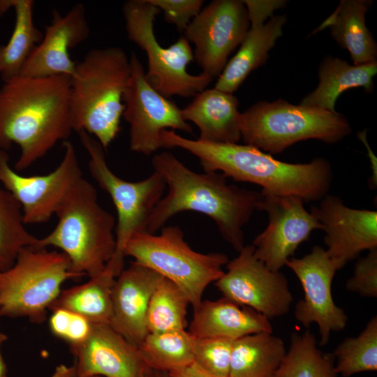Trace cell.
<instances>
[{
    "instance_id": "obj_1",
    "label": "cell",
    "mask_w": 377,
    "mask_h": 377,
    "mask_svg": "<svg viewBox=\"0 0 377 377\" xmlns=\"http://www.w3.org/2000/svg\"><path fill=\"white\" fill-rule=\"evenodd\" d=\"M71 77L15 76L0 88V151L20 149L15 170L43 158L73 131L70 110Z\"/></svg>"
},
{
    "instance_id": "obj_2",
    "label": "cell",
    "mask_w": 377,
    "mask_h": 377,
    "mask_svg": "<svg viewBox=\"0 0 377 377\" xmlns=\"http://www.w3.org/2000/svg\"><path fill=\"white\" fill-rule=\"evenodd\" d=\"M151 165L168 191L151 214L147 232L155 234L176 214L193 211L211 218L222 238L235 251L243 249L242 228L258 210L260 192L229 184L219 172H195L168 151L155 154Z\"/></svg>"
},
{
    "instance_id": "obj_3",
    "label": "cell",
    "mask_w": 377,
    "mask_h": 377,
    "mask_svg": "<svg viewBox=\"0 0 377 377\" xmlns=\"http://www.w3.org/2000/svg\"><path fill=\"white\" fill-rule=\"evenodd\" d=\"M161 138L163 148L177 147L195 156L204 172H219L236 182L257 184L272 194L315 202L331 188L332 165L323 158L304 163H287L251 145L191 140L169 130L163 131Z\"/></svg>"
},
{
    "instance_id": "obj_4",
    "label": "cell",
    "mask_w": 377,
    "mask_h": 377,
    "mask_svg": "<svg viewBox=\"0 0 377 377\" xmlns=\"http://www.w3.org/2000/svg\"><path fill=\"white\" fill-rule=\"evenodd\" d=\"M131 75L130 58L122 48L107 47L87 52L71 77L73 131H84L106 150L121 130L123 97Z\"/></svg>"
},
{
    "instance_id": "obj_5",
    "label": "cell",
    "mask_w": 377,
    "mask_h": 377,
    "mask_svg": "<svg viewBox=\"0 0 377 377\" xmlns=\"http://www.w3.org/2000/svg\"><path fill=\"white\" fill-rule=\"evenodd\" d=\"M55 215L57 223L33 247L54 246L70 260L71 272L89 278L101 273L116 249L114 216L98 202L95 187L84 177L66 196Z\"/></svg>"
},
{
    "instance_id": "obj_6",
    "label": "cell",
    "mask_w": 377,
    "mask_h": 377,
    "mask_svg": "<svg viewBox=\"0 0 377 377\" xmlns=\"http://www.w3.org/2000/svg\"><path fill=\"white\" fill-rule=\"evenodd\" d=\"M240 131L245 145L276 154L309 139L337 143L349 135L352 128L339 112L278 99L256 103L241 113Z\"/></svg>"
},
{
    "instance_id": "obj_7",
    "label": "cell",
    "mask_w": 377,
    "mask_h": 377,
    "mask_svg": "<svg viewBox=\"0 0 377 377\" xmlns=\"http://www.w3.org/2000/svg\"><path fill=\"white\" fill-rule=\"evenodd\" d=\"M124 255L173 282L184 293L193 311L202 302L206 288L223 274L222 267L229 261L222 253L193 250L178 226L163 227L160 235L135 233L124 247Z\"/></svg>"
},
{
    "instance_id": "obj_8",
    "label": "cell",
    "mask_w": 377,
    "mask_h": 377,
    "mask_svg": "<svg viewBox=\"0 0 377 377\" xmlns=\"http://www.w3.org/2000/svg\"><path fill=\"white\" fill-rule=\"evenodd\" d=\"M77 278L63 252L23 248L13 265L0 272V318H25L34 324L43 323L62 284Z\"/></svg>"
},
{
    "instance_id": "obj_9",
    "label": "cell",
    "mask_w": 377,
    "mask_h": 377,
    "mask_svg": "<svg viewBox=\"0 0 377 377\" xmlns=\"http://www.w3.org/2000/svg\"><path fill=\"white\" fill-rule=\"evenodd\" d=\"M161 10L149 0H128L122 6L128 38L146 52L145 78L159 94L170 98L195 96L213 81L201 73L191 75L186 67L194 59L190 43L182 36L168 47H162L154 31Z\"/></svg>"
},
{
    "instance_id": "obj_10",
    "label": "cell",
    "mask_w": 377,
    "mask_h": 377,
    "mask_svg": "<svg viewBox=\"0 0 377 377\" xmlns=\"http://www.w3.org/2000/svg\"><path fill=\"white\" fill-rule=\"evenodd\" d=\"M77 134L89 155L88 168L91 177L108 193L117 210L116 249L105 266L117 277L124 269L126 244L135 233L147 231L148 220L161 200L166 184L154 170L141 181L122 179L109 168L101 143L84 131Z\"/></svg>"
},
{
    "instance_id": "obj_11",
    "label": "cell",
    "mask_w": 377,
    "mask_h": 377,
    "mask_svg": "<svg viewBox=\"0 0 377 377\" xmlns=\"http://www.w3.org/2000/svg\"><path fill=\"white\" fill-rule=\"evenodd\" d=\"M131 75L124 92L123 117L129 124L131 151L150 156L163 145L161 133L172 128L193 133L181 109L156 91L147 81L143 66L135 52L131 54Z\"/></svg>"
},
{
    "instance_id": "obj_12",
    "label": "cell",
    "mask_w": 377,
    "mask_h": 377,
    "mask_svg": "<svg viewBox=\"0 0 377 377\" xmlns=\"http://www.w3.org/2000/svg\"><path fill=\"white\" fill-rule=\"evenodd\" d=\"M63 158L44 175L24 176L13 169L6 151H0V182L22 208L25 225L47 222L75 184L83 177L74 145L63 142Z\"/></svg>"
},
{
    "instance_id": "obj_13",
    "label": "cell",
    "mask_w": 377,
    "mask_h": 377,
    "mask_svg": "<svg viewBox=\"0 0 377 377\" xmlns=\"http://www.w3.org/2000/svg\"><path fill=\"white\" fill-rule=\"evenodd\" d=\"M227 272L214 282L223 297L251 308L269 320L286 314L293 301L286 276L268 269L246 245L226 264Z\"/></svg>"
},
{
    "instance_id": "obj_14",
    "label": "cell",
    "mask_w": 377,
    "mask_h": 377,
    "mask_svg": "<svg viewBox=\"0 0 377 377\" xmlns=\"http://www.w3.org/2000/svg\"><path fill=\"white\" fill-rule=\"evenodd\" d=\"M249 25L242 1L214 0L191 21L183 36L194 44L193 57L202 73L214 79L222 73Z\"/></svg>"
},
{
    "instance_id": "obj_15",
    "label": "cell",
    "mask_w": 377,
    "mask_h": 377,
    "mask_svg": "<svg viewBox=\"0 0 377 377\" xmlns=\"http://www.w3.org/2000/svg\"><path fill=\"white\" fill-rule=\"evenodd\" d=\"M260 193L258 210L267 213L268 223L253 241L254 256L270 270L279 272L313 230H322V226L300 198Z\"/></svg>"
},
{
    "instance_id": "obj_16",
    "label": "cell",
    "mask_w": 377,
    "mask_h": 377,
    "mask_svg": "<svg viewBox=\"0 0 377 377\" xmlns=\"http://www.w3.org/2000/svg\"><path fill=\"white\" fill-rule=\"evenodd\" d=\"M300 280L304 298L295 308L294 316L304 327L311 323L318 327L320 346H325L332 332L343 330L348 317L345 311L334 302L332 283L339 270L325 249L315 246L309 253L300 258L292 257L286 263Z\"/></svg>"
},
{
    "instance_id": "obj_17",
    "label": "cell",
    "mask_w": 377,
    "mask_h": 377,
    "mask_svg": "<svg viewBox=\"0 0 377 377\" xmlns=\"http://www.w3.org/2000/svg\"><path fill=\"white\" fill-rule=\"evenodd\" d=\"M310 212L322 226L326 253L339 269L362 251L377 248L376 211L350 208L328 193Z\"/></svg>"
},
{
    "instance_id": "obj_18",
    "label": "cell",
    "mask_w": 377,
    "mask_h": 377,
    "mask_svg": "<svg viewBox=\"0 0 377 377\" xmlns=\"http://www.w3.org/2000/svg\"><path fill=\"white\" fill-rule=\"evenodd\" d=\"M90 29L83 4H75L66 14L54 9L43 36L24 65L20 75L44 77L73 76L76 64L69 50L87 40Z\"/></svg>"
},
{
    "instance_id": "obj_19",
    "label": "cell",
    "mask_w": 377,
    "mask_h": 377,
    "mask_svg": "<svg viewBox=\"0 0 377 377\" xmlns=\"http://www.w3.org/2000/svg\"><path fill=\"white\" fill-rule=\"evenodd\" d=\"M70 351L76 377H145L149 368L138 348L110 324H93L88 338Z\"/></svg>"
},
{
    "instance_id": "obj_20",
    "label": "cell",
    "mask_w": 377,
    "mask_h": 377,
    "mask_svg": "<svg viewBox=\"0 0 377 377\" xmlns=\"http://www.w3.org/2000/svg\"><path fill=\"white\" fill-rule=\"evenodd\" d=\"M163 278L156 272L133 261L114 281L110 325L137 347L148 334L149 304Z\"/></svg>"
},
{
    "instance_id": "obj_21",
    "label": "cell",
    "mask_w": 377,
    "mask_h": 377,
    "mask_svg": "<svg viewBox=\"0 0 377 377\" xmlns=\"http://www.w3.org/2000/svg\"><path fill=\"white\" fill-rule=\"evenodd\" d=\"M188 332L198 338L235 341L255 333L273 332V328L261 313L223 297L202 301L193 311Z\"/></svg>"
},
{
    "instance_id": "obj_22",
    "label": "cell",
    "mask_w": 377,
    "mask_h": 377,
    "mask_svg": "<svg viewBox=\"0 0 377 377\" xmlns=\"http://www.w3.org/2000/svg\"><path fill=\"white\" fill-rule=\"evenodd\" d=\"M239 101L233 94L216 88L205 89L181 109L186 121L198 128V140L219 143H237L241 139Z\"/></svg>"
},
{
    "instance_id": "obj_23",
    "label": "cell",
    "mask_w": 377,
    "mask_h": 377,
    "mask_svg": "<svg viewBox=\"0 0 377 377\" xmlns=\"http://www.w3.org/2000/svg\"><path fill=\"white\" fill-rule=\"evenodd\" d=\"M286 22V15H276L265 24L251 25L239 50L228 61L214 88L233 94L251 72L266 62L269 51L282 36Z\"/></svg>"
},
{
    "instance_id": "obj_24",
    "label": "cell",
    "mask_w": 377,
    "mask_h": 377,
    "mask_svg": "<svg viewBox=\"0 0 377 377\" xmlns=\"http://www.w3.org/2000/svg\"><path fill=\"white\" fill-rule=\"evenodd\" d=\"M376 73V61L351 65L341 59L330 57L320 65L318 87L302 99L300 105L337 112L335 103L339 95L357 87L364 88L367 93L372 92Z\"/></svg>"
},
{
    "instance_id": "obj_25",
    "label": "cell",
    "mask_w": 377,
    "mask_h": 377,
    "mask_svg": "<svg viewBox=\"0 0 377 377\" xmlns=\"http://www.w3.org/2000/svg\"><path fill=\"white\" fill-rule=\"evenodd\" d=\"M371 4L368 0H342L316 30L329 27L332 38L349 52L355 65L376 61L377 45L365 24Z\"/></svg>"
},
{
    "instance_id": "obj_26",
    "label": "cell",
    "mask_w": 377,
    "mask_h": 377,
    "mask_svg": "<svg viewBox=\"0 0 377 377\" xmlns=\"http://www.w3.org/2000/svg\"><path fill=\"white\" fill-rule=\"evenodd\" d=\"M286 348L273 332H259L233 341L229 377H274Z\"/></svg>"
},
{
    "instance_id": "obj_27",
    "label": "cell",
    "mask_w": 377,
    "mask_h": 377,
    "mask_svg": "<svg viewBox=\"0 0 377 377\" xmlns=\"http://www.w3.org/2000/svg\"><path fill=\"white\" fill-rule=\"evenodd\" d=\"M116 276L107 269L86 283L61 290L50 310L63 308L92 324H110L112 313V289Z\"/></svg>"
},
{
    "instance_id": "obj_28",
    "label": "cell",
    "mask_w": 377,
    "mask_h": 377,
    "mask_svg": "<svg viewBox=\"0 0 377 377\" xmlns=\"http://www.w3.org/2000/svg\"><path fill=\"white\" fill-rule=\"evenodd\" d=\"M34 5L32 0H14V28L8 43L0 47V77L3 82L20 75L43 38V32L34 22Z\"/></svg>"
},
{
    "instance_id": "obj_29",
    "label": "cell",
    "mask_w": 377,
    "mask_h": 377,
    "mask_svg": "<svg viewBox=\"0 0 377 377\" xmlns=\"http://www.w3.org/2000/svg\"><path fill=\"white\" fill-rule=\"evenodd\" d=\"M335 358L317 346L316 336L309 330L293 333L288 350L274 377H337Z\"/></svg>"
},
{
    "instance_id": "obj_30",
    "label": "cell",
    "mask_w": 377,
    "mask_h": 377,
    "mask_svg": "<svg viewBox=\"0 0 377 377\" xmlns=\"http://www.w3.org/2000/svg\"><path fill=\"white\" fill-rule=\"evenodd\" d=\"M193 339L185 330L148 333L138 348L149 368L169 373L194 362Z\"/></svg>"
},
{
    "instance_id": "obj_31",
    "label": "cell",
    "mask_w": 377,
    "mask_h": 377,
    "mask_svg": "<svg viewBox=\"0 0 377 377\" xmlns=\"http://www.w3.org/2000/svg\"><path fill=\"white\" fill-rule=\"evenodd\" d=\"M189 301L173 282L163 278L151 297L147 313L148 333L183 330L187 325Z\"/></svg>"
},
{
    "instance_id": "obj_32",
    "label": "cell",
    "mask_w": 377,
    "mask_h": 377,
    "mask_svg": "<svg viewBox=\"0 0 377 377\" xmlns=\"http://www.w3.org/2000/svg\"><path fill=\"white\" fill-rule=\"evenodd\" d=\"M25 226L20 205L9 191L0 188V272L13 265L23 248L36 245L38 237Z\"/></svg>"
},
{
    "instance_id": "obj_33",
    "label": "cell",
    "mask_w": 377,
    "mask_h": 377,
    "mask_svg": "<svg viewBox=\"0 0 377 377\" xmlns=\"http://www.w3.org/2000/svg\"><path fill=\"white\" fill-rule=\"evenodd\" d=\"M337 359L335 372L350 377L377 370V318H371L356 337L346 338L332 353Z\"/></svg>"
},
{
    "instance_id": "obj_34",
    "label": "cell",
    "mask_w": 377,
    "mask_h": 377,
    "mask_svg": "<svg viewBox=\"0 0 377 377\" xmlns=\"http://www.w3.org/2000/svg\"><path fill=\"white\" fill-rule=\"evenodd\" d=\"M233 341L220 338L193 337V362L214 376L229 377Z\"/></svg>"
},
{
    "instance_id": "obj_35",
    "label": "cell",
    "mask_w": 377,
    "mask_h": 377,
    "mask_svg": "<svg viewBox=\"0 0 377 377\" xmlns=\"http://www.w3.org/2000/svg\"><path fill=\"white\" fill-rule=\"evenodd\" d=\"M48 319L50 332L69 346L84 342L89 336L93 324L83 316L63 308L51 310Z\"/></svg>"
},
{
    "instance_id": "obj_36",
    "label": "cell",
    "mask_w": 377,
    "mask_h": 377,
    "mask_svg": "<svg viewBox=\"0 0 377 377\" xmlns=\"http://www.w3.org/2000/svg\"><path fill=\"white\" fill-rule=\"evenodd\" d=\"M346 288L362 297H377V248L357 260L353 275L346 281Z\"/></svg>"
},
{
    "instance_id": "obj_37",
    "label": "cell",
    "mask_w": 377,
    "mask_h": 377,
    "mask_svg": "<svg viewBox=\"0 0 377 377\" xmlns=\"http://www.w3.org/2000/svg\"><path fill=\"white\" fill-rule=\"evenodd\" d=\"M163 12L165 20L183 32L191 21L200 12L203 0H149Z\"/></svg>"
},
{
    "instance_id": "obj_38",
    "label": "cell",
    "mask_w": 377,
    "mask_h": 377,
    "mask_svg": "<svg viewBox=\"0 0 377 377\" xmlns=\"http://www.w3.org/2000/svg\"><path fill=\"white\" fill-rule=\"evenodd\" d=\"M247 10L251 25L263 24L274 11L285 6V1H242Z\"/></svg>"
},
{
    "instance_id": "obj_39",
    "label": "cell",
    "mask_w": 377,
    "mask_h": 377,
    "mask_svg": "<svg viewBox=\"0 0 377 377\" xmlns=\"http://www.w3.org/2000/svg\"><path fill=\"white\" fill-rule=\"evenodd\" d=\"M169 375L170 377H219L205 371L195 362L177 370L170 371Z\"/></svg>"
},
{
    "instance_id": "obj_40",
    "label": "cell",
    "mask_w": 377,
    "mask_h": 377,
    "mask_svg": "<svg viewBox=\"0 0 377 377\" xmlns=\"http://www.w3.org/2000/svg\"><path fill=\"white\" fill-rule=\"evenodd\" d=\"M357 137L358 138L364 143L365 145L368 156L370 158L371 164V170H372V175L371 177L369 179V184L370 187L373 188H376V184H377V161L376 157L374 154L371 147H369L367 140V131L364 130L362 131H359L357 133Z\"/></svg>"
},
{
    "instance_id": "obj_41",
    "label": "cell",
    "mask_w": 377,
    "mask_h": 377,
    "mask_svg": "<svg viewBox=\"0 0 377 377\" xmlns=\"http://www.w3.org/2000/svg\"><path fill=\"white\" fill-rule=\"evenodd\" d=\"M52 377H76V376L73 366L60 364L55 368Z\"/></svg>"
},
{
    "instance_id": "obj_42",
    "label": "cell",
    "mask_w": 377,
    "mask_h": 377,
    "mask_svg": "<svg viewBox=\"0 0 377 377\" xmlns=\"http://www.w3.org/2000/svg\"><path fill=\"white\" fill-rule=\"evenodd\" d=\"M7 335L0 330V377H6L7 376V367L1 353V346L7 341Z\"/></svg>"
},
{
    "instance_id": "obj_43",
    "label": "cell",
    "mask_w": 377,
    "mask_h": 377,
    "mask_svg": "<svg viewBox=\"0 0 377 377\" xmlns=\"http://www.w3.org/2000/svg\"><path fill=\"white\" fill-rule=\"evenodd\" d=\"M14 0H0V18L10 8H13Z\"/></svg>"
},
{
    "instance_id": "obj_44",
    "label": "cell",
    "mask_w": 377,
    "mask_h": 377,
    "mask_svg": "<svg viewBox=\"0 0 377 377\" xmlns=\"http://www.w3.org/2000/svg\"><path fill=\"white\" fill-rule=\"evenodd\" d=\"M145 377H170L169 373L148 368Z\"/></svg>"
},
{
    "instance_id": "obj_45",
    "label": "cell",
    "mask_w": 377,
    "mask_h": 377,
    "mask_svg": "<svg viewBox=\"0 0 377 377\" xmlns=\"http://www.w3.org/2000/svg\"><path fill=\"white\" fill-rule=\"evenodd\" d=\"M91 377H102V376H91Z\"/></svg>"
}]
</instances>
